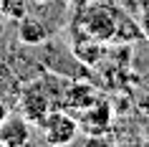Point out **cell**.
I'll return each mask as SVG.
<instances>
[{"instance_id":"cell-1","label":"cell","mask_w":149,"mask_h":147,"mask_svg":"<svg viewBox=\"0 0 149 147\" xmlns=\"http://www.w3.org/2000/svg\"><path fill=\"white\" fill-rule=\"evenodd\" d=\"M116 10L119 5H109V3H86L84 8H79L76 25L88 38L111 43L116 33Z\"/></svg>"},{"instance_id":"cell-2","label":"cell","mask_w":149,"mask_h":147,"mask_svg":"<svg viewBox=\"0 0 149 147\" xmlns=\"http://www.w3.org/2000/svg\"><path fill=\"white\" fill-rule=\"evenodd\" d=\"M38 127H40V132H43V139H46L48 145H56V147L76 142L79 129H81L79 122L71 114L61 112V109H51V112L38 122Z\"/></svg>"},{"instance_id":"cell-3","label":"cell","mask_w":149,"mask_h":147,"mask_svg":"<svg viewBox=\"0 0 149 147\" xmlns=\"http://www.w3.org/2000/svg\"><path fill=\"white\" fill-rule=\"evenodd\" d=\"M18 107H20V114H23L31 124H38L40 119L53 109V101L48 96L46 86L40 84V81H33V84H28V86H20Z\"/></svg>"},{"instance_id":"cell-4","label":"cell","mask_w":149,"mask_h":147,"mask_svg":"<svg viewBox=\"0 0 149 147\" xmlns=\"http://www.w3.org/2000/svg\"><path fill=\"white\" fill-rule=\"evenodd\" d=\"M31 142V122L23 114H8L0 122V147H25Z\"/></svg>"},{"instance_id":"cell-5","label":"cell","mask_w":149,"mask_h":147,"mask_svg":"<svg viewBox=\"0 0 149 147\" xmlns=\"http://www.w3.org/2000/svg\"><path fill=\"white\" fill-rule=\"evenodd\" d=\"M79 127L88 134H99L101 137V132H109L111 129V107L106 101H91L86 109H84V114H81V122Z\"/></svg>"},{"instance_id":"cell-6","label":"cell","mask_w":149,"mask_h":147,"mask_svg":"<svg viewBox=\"0 0 149 147\" xmlns=\"http://www.w3.org/2000/svg\"><path fill=\"white\" fill-rule=\"evenodd\" d=\"M48 38H51V31L46 28L43 20H38L33 15L18 18V41L23 46H43Z\"/></svg>"},{"instance_id":"cell-7","label":"cell","mask_w":149,"mask_h":147,"mask_svg":"<svg viewBox=\"0 0 149 147\" xmlns=\"http://www.w3.org/2000/svg\"><path fill=\"white\" fill-rule=\"evenodd\" d=\"M104 46H106V43L84 36V41H76V43L71 46V53L76 56L84 66H96V63H101V58H104Z\"/></svg>"},{"instance_id":"cell-8","label":"cell","mask_w":149,"mask_h":147,"mask_svg":"<svg viewBox=\"0 0 149 147\" xmlns=\"http://www.w3.org/2000/svg\"><path fill=\"white\" fill-rule=\"evenodd\" d=\"M139 38H144V36H141L139 23L132 20L129 13H124V10L119 8V10H116V33H114V41H111V43L129 46V43H134V41H139Z\"/></svg>"},{"instance_id":"cell-9","label":"cell","mask_w":149,"mask_h":147,"mask_svg":"<svg viewBox=\"0 0 149 147\" xmlns=\"http://www.w3.org/2000/svg\"><path fill=\"white\" fill-rule=\"evenodd\" d=\"M136 107H139V112L144 117H149V94H141L139 101H136Z\"/></svg>"},{"instance_id":"cell-10","label":"cell","mask_w":149,"mask_h":147,"mask_svg":"<svg viewBox=\"0 0 149 147\" xmlns=\"http://www.w3.org/2000/svg\"><path fill=\"white\" fill-rule=\"evenodd\" d=\"M8 114H10V107H8V101H5V99H0V122H3V119H5Z\"/></svg>"},{"instance_id":"cell-11","label":"cell","mask_w":149,"mask_h":147,"mask_svg":"<svg viewBox=\"0 0 149 147\" xmlns=\"http://www.w3.org/2000/svg\"><path fill=\"white\" fill-rule=\"evenodd\" d=\"M66 3H68L71 8H76V10H79V8H84L86 3H91V0H66Z\"/></svg>"},{"instance_id":"cell-12","label":"cell","mask_w":149,"mask_h":147,"mask_svg":"<svg viewBox=\"0 0 149 147\" xmlns=\"http://www.w3.org/2000/svg\"><path fill=\"white\" fill-rule=\"evenodd\" d=\"M141 36H144V38L149 41V25H147V28H144V31H141Z\"/></svg>"},{"instance_id":"cell-13","label":"cell","mask_w":149,"mask_h":147,"mask_svg":"<svg viewBox=\"0 0 149 147\" xmlns=\"http://www.w3.org/2000/svg\"><path fill=\"white\" fill-rule=\"evenodd\" d=\"M36 3H53V0H36Z\"/></svg>"}]
</instances>
